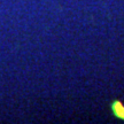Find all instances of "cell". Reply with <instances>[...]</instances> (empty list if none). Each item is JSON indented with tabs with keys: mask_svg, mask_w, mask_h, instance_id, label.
Listing matches in <instances>:
<instances>
[{
	"mask_svg": "<svg viewBox=\"0 0 124 124\" xmlns=\"http://www.w3.org/2000/svg\"><path fill=\"white\" fill-rule=\"evenodd\" d=\"M111 109L116 117L124 119V106L121 104V101H114L111 104Z\"/></svg>",
	"mask_w": 124,
	"mask_h": 124,
	"instance_id": "obj_1",
	"label": "cell"
}]
</instances>
